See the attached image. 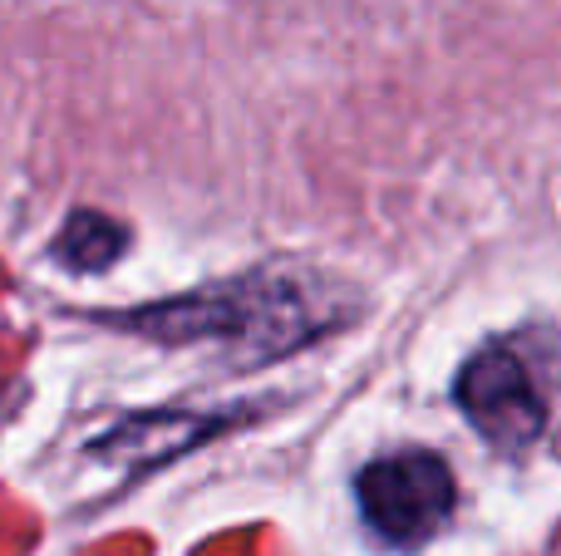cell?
I'll use <instances>...</instances> for the list:
<instances>
[{"instance_id": "cell-1", "label": "cell", "mask_w": 561, "mask_h": 556, "mask_svg": "<svg viewBox=\"0 0 561 556\" xmlns=\"http://www.w3.org/2000/svg\"><path fill=\"white\" fill-rule=\"evenodd\" d=\"M350 291L320 281V271H272L256 266L242 276H222L197 291L163 296L124 311H94L99 325L118 335H138L148 345H217L232 370H262L320 345L350 321Z\"/></svg>"}, {"instance_id": "cell-2", "label": "cell", "mask_w": 561, "mask_h": 556, "mask_svg": "<svg viewBox=\"0 0 561 556\" xmlns=\"http://www.w3.org/2000/svg\"><path fill=\"white\" fill-rule=\"evenodd\" d=\"M355 502L365 528L379 542L409 552L448 528L458 508V483L444 453L434 449H394L369 459L355 473Z\"/></svg>"}, {"instance_id": "cell-3", "label": "cell", "mask_w": 561, "mask_h": 556, "mask_svg": "<svg viewBox=\"0 0 561 556\" xmlns=\"http://www.w3.org/2000/svg\"><path fill=\"white\" fill-rule=\"evenodd\" d=\"M454 404L473 424L478 439L488 449L507 453V459L527 453L547 433L542 384H537L533 364L513 340H488L458 364Z\"/></svg>"}, {"instance_id": "cell-4", "label": "cell", "mask_w": 561, "mask_h": 556, "mask_svg": "<svg viewBox=\"0 0 561 556\" xmlns=\"http://www.w3.org/2000/svg\"><path fill=\"white\" fill-rule=\"evenodd\" d=\"M49 252L75 276H99L128 252V227L118 222V217L99 212V207H75V212L59 222Z\"/></svg>"}]
</instances>
